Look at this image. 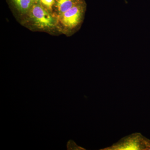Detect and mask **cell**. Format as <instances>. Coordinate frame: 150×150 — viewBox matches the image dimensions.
Listing matches in <instances>:
<instances>
[{
	"label": "cell",
	"instance_id": "ba28073f",
	"mask_svg": "<svg viewBox=\"0 0 150 150\" xmlns=\"http://www.w3.org/2000/svg\"><path fill=\"white\" fill-rule=\"evenodd\" d=\"M33 4H38L40 3V0H32Z\"/></svg>",
	"mask_w": 150,
	"mask_h": 150
},
{
	"label": "cell",
	"instance_id": "6da1fadb",
	"mask_svg": "<svg viewBox=\"0 0 150 150\" xmlns=\"http://www.w3.org/2000/svg\"><path fill=\"white\" fill-rule=\"evenodd\" d=\"M150 140L140 133L124 137L111 146L103 150H149Z\"/></svg>",
	"mask_w": 150,
	"mask_h": 150
},
{
	"label": "cell",
	"instance_id": "277c9868",
	"mask_svg": "<svg viewBox=\"0 0 150 150\" xmlns=\"http://www.w3.org/2000/svg\"><path fill=\"white\" fill-rule=\"evenodd\" d=\"M81 1L82 0H57L56 6L59 15H61L65 12L69 10Z\"/></svg>",
	"mask_w": 150,
	"mask_h": 150
},
{
	"label": "cell",
	"instance_id": "3957f363",
	"mask_svg": "<svg viewBox=\"0 0 150 150\" xmlns=\"http://www.w3.org/2000/svg\"><path fill=\"white\" fill-rule=\"evenodd\" d=\"M86 10V4L83 0L60 15V20L62 24L69 30L76 28L81 24Z\"/></svg>",
	"mask_w": 150,
	"mask_h": 150
},
{
	"label": "cell",
	"instance_id": "8992f818",
	"mask_svg": "<svg viewBox=\"0 0 150 150\" xmlns=\"http://www.w3.org/2000/svg\"><path fill=\"white\" fill-rule=\"evenodd\" d=\"M40 4L48 10L51 11L55 4V0H40Z\"/></svg>",
	"mask_w": 150,
	"mask_h": 150
},
{
	"label": "cell",
	"instance_id": "52a82bcc",
	"mask_svg": "<svg viewBox=\"0 0 150 150\" xmlns=\"http://www.w3.org/2000/svg\"><path fill=\"white\" fill-rule=\"evenodd\" d=\"M67 148H68V149H82L83 148L78 146L77 145L71 140L68 142V144H67Z\"/></svg>",
	"mask_w": 150,
	"mask_h": 150
},
{
	"label": "cell",
	"instance_id": "5b68a950",
	"mask_svg": "<svg viewBox=\"0 0 150 150\" xmlns=\"http://www.w3.org/2000/svg\"><path fill=\"white\" fill-rule=\"evenodd\" d=\"M16 8L22 13H27L33 4L32 0H12Z\"/></svg>",
	"mask_w": 150,
	"mask_h": 150
},
{
	"label": "cell",
	"instance_id": "7a4b0ae2",
	"mask_svg": "<svg viewBox=\"0 0 150 150\" xmlns=\"http://www.w3.org/2000/svg\"><path fill=\"white\" fill-rule=\"evenodd\" d=\"M29 14L33 24L39 29H52L57 24L56 18L40 3L33 4Z\"/></svg>",
	"mask_w": 150,
	"mask_h": 150
},
{
	"label": "cell",
	"instance_id": "9c48e42d",
	"mask_svg": "<svg viewBox=\"0 0 150 150\" xmlns=\"http://www.w3.org/2000/svg\"><path fill=\"white\" fill-rule=\"evenodd\" d=\"M149 150H150V149H149Z\"/></svg>",
	"mask_w": 150,
	"mask_h": 150
}]
</instances>
